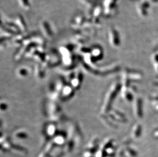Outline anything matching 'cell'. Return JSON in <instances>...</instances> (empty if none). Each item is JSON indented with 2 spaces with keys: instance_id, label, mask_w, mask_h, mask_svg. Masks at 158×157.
I'll use <instances>...</instances> for the list:
<instances>
[{
  "instance_id": "obj_1",
  "label": "cell",
  "mask_w": 158,
  "mask_h": 157,
  "mask_svg": "<svg viewBox=\"0 0 158 157\" xmlns=\"http://www.w3.org/2000/svg\"><path fill=\"white\" fill-rule=\"evenodd\" d=\"M40 27L42 33L44 34L45 37L47 38H51L52 37V31L48 22L45 20L42 21L40 25Z\"/></svg>"
},
{
  "instance_id": "obj_2",
  "label": "cell",
  "mask_w": 158,
  "mask_h": 157,
  "mask_svg": "<svg viewBox=\"0 0 158 157\" xmlns=\"http://www.w3.org/2000/svg\"><path fill=\"white\" fill-rule=\"evenodd\" d=\"M119 35L118 32L115 29H110L109 32V39L110 43L113 46H118L120 44Z\"/></svg>"
},
{
  "instance_id": "obj_3",
  "label": "cell",
  "mask_w": 158,
  "mask_h": 157,
  "mask_svg": "<svg viewBox=\"0 0 158 157\" xmlns=\"http://www.w3.org/2000/svg\"><path fill=\"white\" fill-rule=\"evenodd\" d=\"M15 23L18 26L19 29H20L21 32L24 33L26 32L27 30V25L25 23L24 18L22 16V15L18 14L16 17Z\"/></svg>"
},
{
  "instance_id": "obj_4",
  "label": "cell",
  "mask_w": 158,
  "mask_h": 157,
  "mask_svg": "<svg viewBox=\"0 0 158 157\" xmlns=\"http://www.w3.org/2000/svg\"><path fill=\"white\" fill-rule=\"evenodd\" d=\"M86 22V18L84 17L82 15H79L73 20L71 25L73 28H79L80 27H83Z\"/></svg>"
},
{
  "instance_id": "obj_5",
  "label": "cell",
  "mask_w": 158,
  "mask_h": 157,
  "mask_svg": "<svg viewBox=\"0 0 158 157\" xmlns=\"http://www.w3.org/2000/svg\"><path fill=\"white\" fill-rule=\"evenodd\" d=\"M19 3L22 9L26 10H28L31 7L29 0H19Z\"/></svg>"
},
{
  "instance_id": "obj_6",
  "label": "cell",
  "mask_w": 158,
  "mask_h": 157,
  "mask_svg": "<svg viewBox=\"0 0 158 157\" xmlns=\"http://www.w3.org/2000/svg\"><path fill=\"white\" fill-rule=\"evenodd\" d=\"M38 157H50V155L44 151V152L40 154Z\"/></svg>"
}]
</instances>
